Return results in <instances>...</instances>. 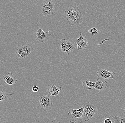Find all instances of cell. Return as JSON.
I'll list each match as a JSON object with an SVG mask.
<instances>
[{"mask_svg":"<svg viewBox=\"0 0 125 123\" xmlns=\"http://www.w3.org/2000/svg\"><path fill=\"white\" fill-rule=\"evenodd\" d=\"M107 87V83L104 79L98 78L95 82L94 88L98 91H102Z\"/></svg>","mask_w":125,"mask_h":123,"instance_id":"12","label":"cell"},{"mask_svg":"<svg viewBox=\"0 0 125 123\" xmlns=\"http://www.w3.org/2000/svg\"><path fill=\"white\" fill-rule=\"evenodd\" d=\"M33 48L30 44L25 43L20 46L17 49L16 52V55L20 58L23 59L32 53Z\"/></svg>","mask_w":125,"mask_h":123,"instance_id":"4","label":"cell"},{"mask_svg":"<svg viewBox=\"0 0 125 123\" xmlns=\"http://www.w3.org/2000/svg\"><path fill=\"white\" fill-rule=\"evenodd\" d=\"M113 119V123H125V117L116 115L115 116H112Z\"/></svg>","mask_w":125,"mask_h":123,"instance_id":"16","label":"cell"},{"mask_svg":"<svg viewBox=\"0 0 125 123\" xmlns=\"http://www.w3.org/2000/svg\"><path fill=\"white\" fill-rule=\"evenodd\" d=\"M84 106L77 110L71 109L68 113V119L70 123H82L83 118Z\"/></svg>","mask_w":125,"mask_h":123,"instance_id":"2","label":"cell"},{"mask_svg":"<svg viewBox=\"0 0 125 123\" xmlns=\"http://www.w3.org/2000/svg\"><path fill=\"white\" fill-rule=\"evenodd\" d=\"M95 83L88 81H84L83 82V88L86 90H89L94 87Z\"/></svg>","mask_w":125,"mask_h":123,"instance_id":"15","label":"cell"},{"mask_svg":"<svg viewBox=\"0 0 125 123\" xmlns=\"http://www.w3.org/2000/svg\"><path fill=\"white\" fill-rule=\"evenodd\" d=\"M65 15L70 25H75L83 23L81 12L78 6L68 9L65 11Z\"/></svg>","mask_w":125,"mask_h":123,"instance_id":"1","label":"cell"},{"mask_svg":"<svg viewBox=\"0 0 125 123\" xmlns=\"http://www.w3.org/2000/svg\"><path fill=\"white\" fill-rule=\"evenodd\" d=\"M111 116H106L104 118V123H112L113 122H112V120L111 119L110 117Z\"/></svg>","mask_w":125,"mask_h":123,"instance_id":"18","label":"cell"},{"mask_svg":"<svg viewBox=\"0 0 125 123\" xmlns=\"http://www.w3.org/2000/svg\"><path fill=\"white\" fill-rule=\"evenodd\" d=\"M51 96L47 95H41L38 98L41 107L43 111H49L52 108L53 105V100L51 98Z\"/></svg>","mask_w":125,"mask_h":123,"instance_id":"6","label":"cell"},{"mask_svg":"<svg viewBox=\"0 0 125 123\" xmlns=\"http://www.w3.org/2000/svg\"><path fill=\"white\" fill-rule=\"evenodd\" d=\"M49 36V32L44 31L42 29L40 28L37 31V39L40 42L42 43L46 41L48 39Z\"/></svg>","mask_w":125,"mask_h":123,"instance_id":"10","label":"cell"},{"mask_svg":"<svg viewBox=\"0 0 125 123\" xmlns=\"http://www.w3.org/2000/svg\"><path fill=\"white\" fill-rule=\"evenodd\" d=\"M76 43L78 46V50L85 49L88 45L87 39L82 35V33L81 32L80 33V37L76 40Z\"/></svg>","mask_w":125,"mask_h":123,"instance_id":"9","label":"cell"},{"mask_svg":"<svg viewBox=\"0 0 125 123\" xmlns=\"http://www.w3.org/2000/svg\"><path fill=\"white\" fill-rule=\"evenodd\" d=\"M54 10V3L51 0H45L42 3L41 12L43 16L53 14Z\"/></svg>","mask_w":125,"mask_h":123,"instance_id":"7","label":"cell"},{"mask_svg":"<svg viewBox=\"0 0 125 123\" xmlns=\"http://www.w3.org/2000/svg\"><path fill=\"white\" fill-rule=\"evenodd\" d=\"M88 31L90 33L93 35H96L98 33V32L97 29L95 28H93L90 29Z\"/></svg>","mask_w":125,"mask_h":123,"instance_id":"17","label":"cell"},{"mask_svg":"<svg viewBox=\"0 0 125 123\" xmlns=\"http://www.w3.org/2000/svg\"><path fill=\"white\" fill-rule=\"evenodd\" d=\"M62 89L59 86H55L54 84H51L47 87V92L48 95L50 96L58 95Z\"/></svg>","mask_w":125,"mask_h":123,"instance_id":"13","label":"cell"},{"mask_svg":"<svg viewBox=\"0 0 125 123\" xmlns=\"http://www.w3.org/2000/svg\"><path fill=\"white\" fill-rule=\"evenodd\" d=\"M98 78L104 79H111L115 78V73L102 69L97 72Z\"/></svg>","mask_w":125,"mask_h":123,"instance_id":"8","label":"cell"},{"mask_svg":"<svg viewBox=\"0 0 125 123\" xmlns=\"http://www.w3.org/2000/svg\"><path fill=\"white\" fill-rule=\"evenodd\" d=\"M59 45L62 52H66L68 55H69V53L75 49L76 47L74 41L69 37L61 39Z\"/></svg>","mask_w":125,"mask_h":123,"instance_id":"3","label":"cell"},{"mask_svg":"<svg viewBox=\"0 0 125 123\" xmlns=\"http://www.w3.org/2000/svg\"><path fill=\"white\" fill-rule=\"evenodd\" d=\"M15 93L13 92L5 93L1 90L0 91V101H4L10 98L13 97Z\"/></svg>","mask_w":125,"mask_h":123,"instance_id":"14","label":"cell"},{"mask_svg":"<svg viewBox=\"0 0 125 123\" xmlns=\"http://www.w3.org/2000/svg\"><path fill=\"white\" fill-rule=\"evenodd\" d=\"M2 77L5 82L9 85H14L17 82L16 76L11 72L5 74L2 76Z\"/></svg>","mask_w":125,"mask_h":123,"instance_id":"11","label":"cell"},{"mask_svg":"<svg viewBox=\"0 0 125 123\" xmlns=\"http://www.w3.org/2000/svg\"><path fill=\"white\" fill-rule=\"evenodd\" d=\"M122 115L123 116L125 117V106L123 109L122 112Z\"/></svg>","mask_w":125,"mask_h":123,"instance_id":"20","label":"cell"},{"mask_svg":"<svg viewBox=\"0 0 125 123\" xmlns=\"http://www.w3.org/2000/svg\"><path fill=\"white\" fill-rule=\"evenodd\" d=\"M83 118L86 122L93 119L96 111V107L93 103L87 102L84 104Z\"/></svg>","mask_w":125,"mask_h":123,"instance_id":"5","label":"cell"},{"mask_svg":"<svg viewBox=\"0 0 125 123\" xmlns=\"http://www.w3.org/2000/svg\"><path fill=\"white\" fill-rule=\"evenodd\" d=\"M32 90L34 92H37L39 90V87L37 85H34L32 88Z\"/></svg>","mask_w":125,"mask_h":123,"instance_id":"19","label":"cell"}]
</instances>
